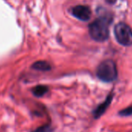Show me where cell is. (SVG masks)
<instances>
[{
  "mask_svg": "<svg viewBox=\"0 0 132 132\" xmlns=\"http://www.w3.org/2000/svg\"><path fill=\"white\" fill-rule=\"evenodd\" d=\"M116 64L112 60H105L101 62L96 69L97 77L105 82H111L117 78Z\"/></svg>",
  "mask_w": 132,
  "mask_h": 132,
  "instance_id": "7a4b0ae2",
  "label": "cell"
},
{
  "mask_svg": "<svg viewBox=\"0 0 132 132\" xmlns=\"http://www.w3.org/2000/svg\"><path fill=\"white\" fill-rule=\"evenodd\" d=\"M47 92H48V87L46 86H44V85L37 86L32 89L33 94L37 97H41V96H44Z\"/></svg>",
  "mask_w": 132,
  "mask_h": 132,
  "instance_id": "52a82bcc",
  "label": "cell"
},
{
  "mask_svg": "<svg viewBox=\"0 0 132 132\" xmlns=\"http://www.w3.org/2000/svg\"><path fill=\"white\" fill-rule=\"evenodd\" d=\"M100 12V16L89 25V33L92 39L97 42L106 41L110 36L109 26L113 20V16L106 11Z\"/></svg>",
  "mask_w": 132,
  "mask_h": 132,
  "instance_id": "6da1fadb",
  "label": "cell"
},
{
  "mask_svg": "<svg viewBox=\"0 0 132 132\" xmlns=\"http://www.w3.org/2000/svg\"><path fill=\"white\" fill-rule=\"evenodd\" d=\"M117 41L125 47L132 45V29L125 23H117L113 30Z\"/></svg>",
  "mask_w": 132,
  "mask_h": 132,
  "instance_id": "3957f363",
  "label": "cell"
},
{
  "mask_svg": "<svg viewBox=\"0 0 132 132\" xmlns=\"http://www.w3.org/2000/svg\"><path fill=\"white\" fill-rule=\"evenodd\" d=\"M32 68L35 70L47 72V71H50L51 69V66L47 61H36L33 64Z\"/></svg>",
  "mask_w": 132,
  "mask_h": 132,
  "instance_id": "8992f818",
  "label": "cell"
},
{
  "mask_svg": "<svg viewBox=\"0 0 132 132\" xmlns=\"http://www.w3.org/2000/svg\"><path fill=\"white\" fill-rule=\"evenodd\" d=\"M113 95L112 93H110L107 97L106 99L105 100V101L103 103H102L101 104H100L93 112V117L97 119L99 118L100 117H101L104 113L105 111L106 110V109L108 108V106L110 105L112 100H113Z\"/></svg>",
  "mask_w": 132,
  "mask_h": 132,
  "instance_id": "5b68a950",
  "label": "cell"
},
{
  "mask_svg": "<svg viewBox=\"0 0 132 132\" xmlns=\"http://www.w3.org/2000/svg\"><path fill=\"white\" fill-rule=\"evenodd\" d=\"M119 114L121 116H130L132 115V106H129L126 109L122 110L121 111L119 112Z\"/></svg>",
  "mask_w": 132,
  "mask_h": 132,
  "instance_id": "ba28073f",
  "label": "cell"
},
{
  "mask_svg": "<svg viewBox=\"0 0 132 132\" xmlns=\"http://www.w3.org/2000/svg\"><path fill=\"white\" fill-rule=\"evenodd\" d=\"M71 13L73 16L82 21H88L91 17V10L87 6L79 5L74 6L71 10Z\"/></svg>",
  "mask_w": 132,
  "mask_h": 132,
  "instance_id": "277c9868",
  "label": "cell"
}]
</instances>
